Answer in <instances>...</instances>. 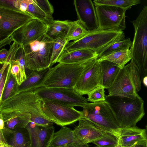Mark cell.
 <instances>
[{
	"mask_svg": "<svg viewBox=\"0 0 147 147\" xmlns=\"http://www.w3.org/2000/svg\"><path fill=\"white\" fill-rule=\"evenodd\" d=\"M25 12L47 25L51 23L54 20L52 16L47 15L36 5L34 0H31Z\"/></svg>",
	"mask_w": 147,
	"mask_h": 147,
	"instance_id": "obj_27",
	"label": "cell"
},
{
	"mask_svg": "<svg viewBox=\"0 0 147 147\" xmlns=\"http://www.w3.org/2000/svg\"><path fill=\"white\" fill-rule=\"evenodd\" d=\"M144 86L146 87L147 86V76H146L142 79V81Z\"/></svg>",
	"mask_w": 147,
	"mask_h": 147,
	"instance_id": "obj_51",
	"label": "cell"
},
{
	"mask_svg": "<svg viewBox=\"0 0 147 147\" xmlns=\"http://www.w3.org/2000/svg\"><path fill=\"white\" fill-rule=\"evenodd\" d=\"M36 5L47 15L52 16L54 11L53 7L47 0H34Z\"/></svg>",
	"mask_w": 147,
	"mask_h": 147,
	"instance_id": "obj_38",
	"label": "cell"
},
{
	"mask_svg": "<svg viewBox=\"0 0 147 147\" xmlns=\"http://www.w3.org/2000/svg\"><path fill=\"white\" fill-rule=\"evenodd\" d=\"M98 61L101 70L102 86L106 89L111 85L121 68L117 65L108 61Z\"/></svg>",
	"mask_w": 147,
	"mask_h": 147,
	"instance_id": "obj_21",
	"label": "cell"
},
{
	"mask_svg": "<svg viewBox=\"0 0 147 147\" xmlns=\"http://www.w3.org/2000/svg\"><path fill=\"white\" fill-rule=\"evenodd\" d=\"M120 147H131L147 142L146 128L135 126L121 128L118 135Z\"/></svg>",
	"mask_w": 147,
	"mask_h": 147,
	"instance_id": "obj_17",
	"label": "cell"
},
{
	"mask_svg": "<svg viewBox=\"0 0 147 147\" xmlns=\"http://www.w3.org/2000/svg\"><path fill=\"white\" fill-rule=\"evenodd\" d=\"M94 5H106L115 6L125 10L129 9L132 6L137 5L141 2L140 0H95Z\"/></svg>",
	"mask_w": 147,
	"mask_h": 147,
	"instance_id": "obj_29",
	"label": "cell"
},
{
	"mask_svg": "<svg viewBox=\"0 0 147 147\" xmlns=\"http://www.w3.org/2000/svg\"><path fill=\"white\" fill-rule=\"evenodd\" d=\"M102 86L101 70L98 59L88 62L84 67L73 89L82 96L88 95Z\"/></svg>",
	"mask_w": 147,
	"mask_h": 147,
	"instance_id": "obj_10",
	"label": "cell"
},
{
	"mask_svg": "<svg viewBox=\"0 0 147 147\" xmlns=\"http://www.w3.org/2000/svg\"><path fill=\"white\" fill-rule=\"evenodd\" d=\"M8 53V51L6 49L0 50V64H3L6 63Z\"/></svg>",
	"mask_w": 147,
	"mask_h": 147,
	"instance_id": "obj_45",
	"label": "cell"
},
{
	"mask_svg": "<svg viewBox=\"0 0 147 147\" xmlns=\"http://www.w3.org/2000/svg\"><path fill=\"white\" fill-rule=\"evenodd\" d=\"M105 98L121 128L136 126L145 114L144 101L138 94L134 99L108 95Z\"/></svg>",
	"mask_w": 147,
	"mask_h": 147,
	"instance_id": "obj_2",
	"label": "cell"
},
{
	"mask_svg": "<svg viewBox=\"0 0 147 147\" xmlns=\"http://www.w3.org/2000/svg\"><path fill=\"white\" fill-rule=\"evenodd\" d=\"M34 91L42 99L55 100L69 106L82 107L88 103L86 98L73 89L42 87Z\"/></svg>",
	"mask_w": 147,
	"mask_h": 147,
	"instance_id": "obj_11",
	"label": "cell"
},
{
	"mask_svg": "<svg viewBox=\"0 0 147 147\" xmlns=\"http://www.w3.org/2000/svg\"><path fill=\"white\" fill-rule=\"evenodd\" d=\"M18 86L15 78L11 73L10 70L4 87L1 104L17 94Z\"/></svg>",
	"mask_w": 147,
	"mask_h": 147,
	"instance_id": "obj_28",
	"label": "cell"
},
{
	"mask_svg": "<svg viewBox=\"0 0 147 147\" xmlns=\"http://www.w3.org/2000/svg\"><path fill=\"white\" fill-rule=\"evenodd\" d=\"M20 46L18 44L13 42L8 51L6 63H11L12 61L16 60V54Z\"/></svg>",
	"mask_w": 147,
	"mask_h": 147,
	"instance_id": "obj_40",
	"label": "cell"
},
{
	"mask_svg": "<svg viewBox=\"0 0 147 147\" xmlns=\"http://www.w3.org/2000/svg\"><path fill=\"white\" fill-rule=\"evenodd\" d=\"M3 134L6 142L14 147H30V139L26 128L11 130L5 127Z\"/></svg>",
	"mask_w": 147,
	"mask_h": 147,
	"instance_id": "obj_19",
	"label": "cell"
},
{
	"mask_svg": "<svg viewBox=\"0 0 147 147\" xmlns=\"http://www.w3.org/2000/svg\"><path fill=\"white\" fill-rule=\"evenodd\" d=\"M16 58L19 63L21 71V80L22 83L26 79L27 76L25 72L26 68L24 59V52L23 48L21 46L17 52Z\"/></svg>",
	"mask_w": 147,
	"mask_h": 147,
	"instance_id": "obj_37",
	"label": "cell"
},
{
	"mask_svg": "<svg viewBox=\"0 0 147 147\" xmlns=\"http://www.w3.org/2000/svg\"><path fill=\"white\" fill-rule=\"evenodd\" d=\"M53 41L45 33L36 40L22 47L26 68L39 71L50 67Z\"/></svg>",
	"mask_w": 147,
	"mask_h": 147,
	"instance_id": "obj_6",
	"label": "cell"
},
{
	"mask_svg": "<svg viewBox=\"0 0 147 147\" xmlns=\"http://www.w3.org/2000/svg\"><path fill=\"white\" fill-rule=\"evenodd\" d=\"M53 41V46L50 61V67L57 62L58 58L63 52L65 47L69 42L65 38H59Z\"/></svg>",
	"mask_w": 147,
	"mask_h": 147,
	"instance_id": "obj_32",
	"label": "cell"
},
{
	"mask_svg": "<svg viewBox=\"0 0 147 147\" xmlns=\"http://www.w3.org/2000/svg\"><path fill=\"white\" fill-rule=\"evenodd\" d=\"M13 40L11 37L0 35V49L2 47L10 45Z\"/></svg>",
	"mask_w": 147,
	"mask_h": 147,
	"instance_id": "obj_43",
	"label": "cell"
},
{
	"mask_svg": "<svg viewBox=\"0 0 147 147\" xmlns=\"http://www.w3.org/2000/svg\"><path fill=\"white\" fill-rule=\"evenodd\" d=\"M131 59L130 49L115 52L98 59V61L105 60L112 62L117 65L121 69Z\"/></svg>",
	"mask_w": 147,
	"mask_h": 147,
	"instance_id": "obj_25",
	"label": "cell"
},
{
	"mask_svg": "<svg viewBox=\"0 0 147 147\" xmlns=\"http://www.w3.org/2000/svg\"><path fill=\"white\" fill-rule=\"evenodd\" d=\"M123 31L112 30L89 32L85 36L77 41L69 42L63 52L86 49L98 54L115 42L124 39Z\"/></svg>",
	"mask_w": 147,
	"mask_h": 147,
	"instance_id": "obj_5",
	"label": "cell"
},
{
	"mask_svg": "<svg viewBox=\"0 0 147 147\" xmlns=\"http://www.w3.org/2000/svg\"><path fill=\"white\" fill-rule=\"evenodd\" d=\"M30 136V147H38V133L39 126L30 122L26 127Z\"/></svg>",
	"mask_w": 147,
	"mask_h": 147,
	"instance_id": "obj_35",
	"label": "cell"
},
{
	"mask_svg": "<svg viewBox=\"0 0 147 147\" xmlns=\"http://www.w3.org/2000/svg\"><path fill=\"white\" fill-rule=\"evenodd\" d=\"M134 34L130 48L131 60L139 69L141 80L147 74V6L131 22Z\"/></svg>",
	"mask_w": 147,
	"mask_h": 147,
	"instance_id": "obj_3",
	"label": "cell"
},
{
	"mask_svg": "<svg viewBox=\"0 0 147 147\" xmlns=\"http://www.w3.org/2000/svg\"><path fill=\"white\" fill-rule=\"evenodd\" d=\"M131 147H147V142L138 144Z\"/></svg>",
	"mask_w": 147,
	"mask_h": 147,
	"instance_id": "obj_50",
	"label": "cell"
},
{
	"mask_svg": "<svg viewBox=\"0 0 147 147\" xmlns=\"http://www.w3.org/2000/svg\"><path fill=\"white\" fill-rule=\"evenodd\" d=\"M42 99L34 91L22 92L0 105V113L20 111L31 115V122L37 125L47 127L53 125L42 111Z\"/></svg>",
	"mask_w": 147,
	"mask_h": 147,
	"instance_id": "obj_1",
	"label": "cell"
},
{
	"mask_svg": "<svg viewBox=\"0 0 147 147\" xmlns=\"http://www.w3.org/2000/svg\"><path fill=\"white\" fill-rule=\"evenodd\" d=\"M132 43V42L129 38L116 42L100 53L98 54V59L115 52L129 49Z\"/></svg>",
	"mask_w": 147,
	"mask_h": 147,
	"instance_id": "obj_30",
	"label": "cell"
},
{
	"mask_svg": "<svg viewBox=\"0 0 147 147\" xmlns=\"http://www.w3.org/2000/svg\"><path fill=\"white\" fill-rule=\"evenodd\" d=\"M34 18L26 12L0 7V35L11 36L17 29Z\"/></svg>",
	"mask_w": 147,
	"mask_h": 147,
	"instance_id": "obj_12",
	"label": "cell"
},
{
	"mask_svg": "<svg viewBox=\"0 0 147 147\" xmlns=\"http://www.w3.org/2000/svg\"><path fill=\"white\" fill-rule=\"evenodd\" d=\"M42 109L47 119L62 127L73 124L82 117L81 111L55 100L42 99Z\"/></svg>",
	"mask_w": 147,
	"mask_h": 147,
	"instance_id": "obj_8",
	"label": "cell"
},
{
	"mask_svg": "<svg viewBox=\"0 0 147 147\" xmlns=\"http://www.w3.org/2000/svg\"><path fill=\"white\" fill-rule=\"evenodd\" d=\"M0 147H14L7 143L3 142H0Z\"/></svg>",
	"mask_w": 147,
	"mask_h": 147,
	"instance_id": "obj_49",
	"label": "cell"
},
{
	"mask_svg": "<svg viewBox=\"0 0 147 147\" xmlns=\"http://www.w3.org/2000/svg\"></svg>",
	"mask_w": 147,
	"mask_h": 147,
	"instance_id": "obj_52",
	"label": "cell"
},
{
	"mask_svg": "<svg viewBox=\"0 0 147 147\" xmlns=\"http://www.w3.org/2000/svg\"><path fill=\"white\" fill-rule=\"evenodd\" d=\"M95 7L98 23L96 30L123 31L125 30L126 10L108 5H95Z\"/></svg>",
	"mask_w": 147,
	"mask_h": 147,
	"instance_id": "obj_9",
	"label": "cell"
},
{
	"mask_svg": "<svg viewBox=\"0 0 147 147\" xmlns=\"http://www.w3.org/2000/svg\"><path fill=\"white\" fill-rule=\"evenodd\" d=\"M47 26L45 23L34 18L15 30L11 37L13 41L23 47L44 34Z\"/></svg>",
	"mask_w": 147,
	"mask_h": 147,
	"instance_id": "obj_13",
	"label": "cell"
},
{
	"mask_svg": "<svg viewBox=\"0 0 147 147\" xmlns=\"http://www.w3.org/2000/svg\"><path fill=\"white\" fill-rule=\"evenodd\" d=\"M31 0H18L19 10L25 12Z\"/></svg>",
	"mask_w": 147,
	"mask_h": 147,
	"instance_id": "obj_44",
	"label": "cell"
},
{
	"mask_svg": "<svg viewBox=\"0 0 147 147\" xmlns=\"http://www.w3.org/2000/svg\"><path fill=\"white\" fill-rule=\"evenodd\" d=\"M48 69L49 68L39 71H32L27 76L26 79L19 85L17 94L22 92L34 91L38 88Z\"/></svg>",
	"mask_w": 147,
	"mask_h": 147,
	"instance_id": "obj_23",
	"label": "cell"
},
{
	"mask_svg": "<svg viewBox=\"0 0 147 147\" xmlns=\"http://www.w3.org/2000/svg\"><path fill=\"white\" fill-rule=\"evenodd\" d=\"M79 21L70 22V26L65 39L69 42L70 41H77L82 38L89 33Z\"/></svg>",
	"mask_w": 147,
	"mask_h": 147,
	"instance_id": "obj_26",
	"label": "cell"
},
{
	"mask_svg": "<svg viewBox=\"0 0 147 147\" xmlns=\"http://www.w3.org/2000/svg\"><path fill=\"white\" fill-rule=\"evenodd\" d=\"M0 113L5 127L11 130L26 128L31 122V115L28 113L18 111Z\"/></svg>",
	"mask_w": 147,
	"mask_h": 147,
	"instance_id": "obj_20",
	"label": "cell"
},
{
	"mask_svg": "<svg viewBox=\"0 0 147 147\" xmlns=\"http://www.w3.org/2000/svg\"><path fill=\"white\" fill-rule=\"evenodd\" d=\"M75 143H82L75 138L73 130L63 126L54 133L50 146L55 147Z\"/></svg>",
	"mask_w": 147,
	"mask_h": 147,
	"instance_id": "obj_24",
	"label": "cell"
},
{
	"mask_svg": "<svg viewBox=\"0 0 147 147\" xmlns=\"http://www.w3.org/2000/svg\"><path fill=\"white\" fill-rule=\"evenodd\" d=\"M78 20L89 32L96 31L98 23L94 4L91 0H74Z\"/></svg>",
	"mask_w": 147,
	"mask_h": 147,
	"instance_id": "obj_16",
	"label": "cell"
},
{
	"mask_svg": "<svg viewBox=\"0 0 147 147\" xmlns=\"http://www.w3.org/2000/svg\"><path fill=\"white\" fill-rule=\"evenodd\" d=\"M98 54L90 50L80 49L64 52L58 58L57 62L66 64L79 63L98 59Z\"/></svg>",
	"mask_w": 147,
	"mask_h": 147,
	"instance_id": "obj_18",
	"label": "cell"
},
{
	"mask_svg": "<svg viewBox=\"0 0 147 147\" xmlns=\"http://www.w3.org/2000/svg\"><path fill=\"white\" fill-rule=\"evenodd\" d=\"M125 67L138 92L141 90L142 81L140 71L131 59Z\"/></svg>",
	"mask_w": 147,
	"mask_h": 147,
	"instance_id": "obj_33",
	"label": "cell"
},
{
	"mask_svg": "<svg viewBox=\"0 0 147 147\" xmlns=\"http://www.w3.org/2000/svg\"><path fill=\"white\" fill-rule=\"evenodd\" d=\"M54 131L53 125L47 127L39 126L38 147H49Z\"/></svg>",
	"mask_w": 147,
	"mask_h": 147,
	"instance_id": "obj_31",
	"label": "cell"
},
{
	"mask_svg": "<svg viewBox=\"0 0 147 147\" xmlns=\"http://www.w3.org/2000/svg\"><path fill=\"white\" fill-rule=\"evenodd\" d=\"M105 89L100 86L93 90L88 95V101L95 102L105 100Z\"/></svg>",
	"mask_w": 147,
	"mask_h": 147,
	"instance_id": "obj_36",
	"label": "cell"
},
{
	"mask_svg": "<svg viewBox=\"0 0 147 147\" xmlns=\"http://www.w3.org/2000/svg\"><path fill=\"white\" fill-rule=\"evenodd\" d=\"M108 95L136 98L138 94L125 66L121 69L111 86Z\"/></svg>",
	"mask_w": 147,
	"mask_h": 147,
	"instance_id": "obj_15",
	"label": "cell"
},
{
	"mask_svg": "<svg viewBox=\"0 0 147 147\" xmlns=\"http://www.w3.org/2000/svg\"><path fill=\"white\" fill-rule=\"evenodd\" d=\"M82 107V118L92 121L118 137L121 128L113 110L106 101L88 102Z\"/></svg>",
	"mask_w": 147,
	"mask_h": 147,
	"instance_id": "obj_7",
	"label": "cell"
},
{
	"mask_svg": "<svg viewBox=\"0 0 147 147\" xmlns=\"http://www.w3.org/2000/svg\"><path fill=\"white\" fill-rule=\"evenodd\" d=\"M93 59L79 63H59L54 67L49 68L38 88L44 87L73 89L86 64Z\"/></svg>",
	"mask_w": 147,
	"mask_h": 147,
	"instance_id": "obj_4",
	"label": "cell"
},
{
	"mask_svg": "<svg viewBox=\"0 0 147 147\" xmlns=\"http://www.w3.org/2000/svg\"><path fill=\"white\" fill-rule=\"evenodd\" d=\"M5 127L4 121L0 113V142L6 143L3 134V131Z\"/></svg>",
	"mask_w": 147,
	"mask_h": 147,
	"instance_id": "obj_46",
	"label": "cell"
},
{
	"mask_svg": "<svg viewBox=\"0 0 147 147\" xmlns=\"http://www.w3.org/2000/svg\"><path fill=\"white\" fill-rule=\"evenodd\" d=\"M11 73L15 78L19 86L22 83L21 80V71L18 61H12L11 63Z\"/></svg>",
	"mask_w": 147,
	"mask_h": 147,
	"instance_id": "obj_39",
	"label": "cell"
},
{
	"mask_svg": "<svg viewBox=\"0 0 147 147\" xmlns=\"http://www.w3.org/2000/svg\"><path fill=\"white\" fill-rule=\"evenodd\" d=\"M11 63H9L6 67L0 81V105L4 87L11 70Z\"/></svg>",
	"mask_w": 147,
	"mask_h": 147,
	"instance_id": "obj_42",
	"label": "cell"
},
{
	"mask_svg": "<svg viewBox=\"0 0 147 147\" xmlns=\"http://www.w3.org/2000/svg\"><path fill=\"white\" fill-rule=\"evenodd\" d=\"M70 22L68 20H54L47 25L45 34L52 40L60 38H65L69 28Z\"/></svg>",
	"mask_w": 147,
	"mask_h": 147,
	"instance_id": "obj_22",
	"label": "cell"
},
{
	"mask_svg": "<svg viewBox=\"0 0 147 147\" xmlns=\"http://www.w3.org/2000/svg\"><path fill=\"white\" fill-rule=\"evenodd\" d=\"M88 144L79 143H73L55 147H89ZM49 147H53L49 146Z\"/></svg>",
	"mask_w": 147,
	"mask_h": 147,
	"instance_id": "obj_47",
	"label": "cell"
},
{
	"mask_svg": "<svg viewBox=\"0 0 147 147\" xmlns=\"http://www.w3.org/2000/svg\"><path fill=\"white\" fill-rule=\"evenodd\" d=\"M0 7L20 11L18 0H0Z\"/></svg>",
	"mask_w": 147,
	"mask_h": 147,
	"instance_id": "obj_41",
	"label": "cell"
},
{
	"mask_svg": "<svg viewBox=\"0 0 147 147\" xmlns=\"http://www.w3.org/2000/svg\"><path fill=\"white\" fill-rule=\"evenodd\" d=\"M9 63H6L3 64H0V81L1 78L4 71Z\"/></svg>",
	"mask_w": 147,
	"mask_h": 147,
	"instance_id": "obj_48",
	"label": "cell"
},
{
	"mask_svg": "<svg viewBox=\"0 0 147 147\" xmlns=\"http://www.w3.org/2000/svg\"><path fill=\"white\" fill-rule=\"evenodd\" d=\"M92 143L98 147H120L118 137L112 134H109Z\"/></svg>",
	"mask_w": 147,
	"mask_h": 147,
	"instance_id": "obj_34",
	"label": "cell"
},
{
	"mask_svg": "<svg viewBox=\"0 0 147 147\" xmlns=\"http://www.w3.org/2000/svg\"><path fill=\"white\" fill-rule=\"evenodd\" d=\"M78 121L73 131L75 138L82 143H92L109 134L115 135L88 119L82 118Z\"/></svg>",
	"mask_w": 147,
	"mask_h": 147,
	"instance_id": "obj_14",
	"label": "cell"
}]
</instances>
